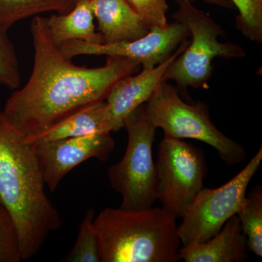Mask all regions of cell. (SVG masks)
<instances>
[{"instance_id": "7c38bea8", "label": "cell", "mask_w": 262, "mask_h": 262, "mask_svg": "<svg viewBox=\"0 0 262 262\" xmlns=\"http://www.w3.org/2000/svg\"><path fill=\"white\" fill-rule=\"evenodd\" d=\"M247 238L237 215L208 241L179 248V258L186 262H243L249 256Z\"/></svg>"}, {"instance_id": "4fadbf2b", "label": "cell", "mask_w": 262, "mask_h": 262, "mask_svg": "<svg viewBox=\"0 0 262 262\" xmlns=\"http://www.w3.org/2000/svg\"><path fill=\"white\" fill-rule=\"evenodd\" d=\"M104 43L136 40L150 29L125 0H90Z\"/></svg>"}, {"instance_id": "7402d4cb", "label": "cell", "mask_w": 262, "mask_h": 262, "mask_svg": "<svg viewBox=\"0 0 262 262\" xmlns=\"http://www.w3.org/2000/svg\"><path fill=\"white\" fill-rule=\"evenodd\" d=\"M144 20L149 29L163 28L168 25L167 0H125Z\"/></svg>"}, {"instance_id": "e0dca14e", "label": "cell", "mask_w": 262, "mask_h": 262, "mask_svg": "<svg viewBox=\"0 0 262 262\" xmlns=\"http://www.w3.org/2000/svg\"><path fill=\"white\" fill-rule=\"evenodd\" d=\"M248 248L258 257L262 256V187L256 186L246 194L244 206L237 214Z\"/></svg>"}, {"instance_id": "d6986e66", "label": "cell", "mask_w": 262, "mask_h": 262, "mask_svg": "<svg viewBox=\"0 0 262 262\" xmlns=\"http://www.w3.org/2000/svg\"><path fill=\"white\" fill-rule=\"evenodd\" d=\"M239 10L236 26L252 42H262V0H230Z\"/></svg>"}, {"instance_id": "ffe728a7", "label": "cell", "mask_w": 262, "mask_h": 262, "mask_svg": "<svg viewBox=\"0 0 262 262\" xmlns=\"http://www.w3.org/2000/svg\"><path fill=\"white\" fill-rule=\"evenodd\" d=\"M21 83L20 65L8 33L0 31V85L18 89Z\"/></svg>"}, {"instance_id": "277c9868", "label": "cell", "mask_w": 262, "mask_h": 262, "mask_svg": "<svg viewBox=\"0 0 262 262\" xmlns=\"http://www.w3.org/2000/svg\"><path fill=\"white\" fill-rule=\"evenodd\" d=\"M144 110L150 123L157 129H163L165 136L203 141L216 150L228 166L246 159L244 146L215 126L205 103L184 102L178 91L165 81L157 87L144 104Z\"/></svg>"}, {"instance_id": "5bb4252c", "label": "cell", "mask_w": 262, "mask_h": 262, "mask_svg": "<svg viewBox=\"0 0 262 262\" xmlns=\"http://www.w3.org/2000/svg\"><path fill=\"white\" fill-rule=\"evenodd\" d=\"M94 20L90 0H80L70 13L46 18L50 37L58 48L72 40L104 43L102 35L96 31Z\"/></svg>"}, {"instance_id": "ba28073f", "label": "cell", "mask_w": 262, "mask_h": 262, "mask_svg": "<svg viewBox=\"0 0 262 262\" xmlns=\"http://www.w3.org/2000/svg\"><path fill=\"white\" fill-rule=\"evenodd\" d=\"M157 196L162 208L182 218L204 188L207 165L203 151L183 139L165 136L158 146Z\"/></svg>"}, {"instance_id": "7a4b0ae2", "label": "cell", "mask_w": 262, "mask_h": 262, "mask_svg": "<svg viewBox=\"0 0 262 262\" xmlns=\"http://www.w3.org/2000/svg\"><path fill=\"white\" fill-rule=\"evenodd\" d=\"M35 145L0 111V203L14 222L21 261L37 254L63 221L46 192Z\"/></svg>"}, {"instance_id": "2e32d148", "label": "cell", "mask_w": 262, "mask_h": 262, "mask_svg": "<svg viewBox=\"0 0 262 262\" xmlns=\"http://www.w3.org/2000/svg\"><path fill=\"white\" fill-rule=\"evenodd\" d=\"M80 0H0V31L8 33L20 20L46 12L66 14Z\"/></svg>"}, {"instance_id": "5b68a950", "label": "cell", "mask_w": 262, "mask_h": 262, "mask_svg": "<svg viewBox=\"0 0 262 262\" xmlns=\"http://www.w3.org/2000/svg\"><path fill=\"white\" fill-rule=\"evenodd\" d=\"M178 10L173 18L187 26L190 33L189 46L168 66L163 81L173 80L179 89L187 91L189 87L208 89L211 79L212 63L216 57L243 58L246 53L237 44L221 42L225 38V31L204 12L198 10L190 0H177Z\"/></svg>"}, {"instance_id": "52a82bcc", "label": "cell", "mask_w": 262, "mask_h": 262, "mask_svg": "<svg viewBox=\"0 0 262 262\" xmlns=\"http://www.w3.org/2000/svg\"><path fill=\"white\" fill-rule=\"evenodd\" d=\"M262 147L238 174L215 189L203 188L183 215L178 234L183 246L208 241L244 206L249 183L260 168Z\"/></svg>"}, {"instance_id": "30bf717a", "label": "cell", "mask_w": 262, "mask_h": 262, "mask_svg": "<svg viewBox=\"0 0 262 262\" xmlns=\"http://www.w3.org/2000/svg\"><path fill=\"white\" fill-rule=\"evenodd\" d=\"M34 145L43 181L54 192L63 177L80 164L91 158L106 161L115 142L111 133H96Z\"/></svg>"}, {"instance_id": "9c48e42d", "label": "cell", "mask_w": 262, "mask_h": 262, "mask_svg": "<svg viewBox=\"0 0 262 262\" xmlns=\"http://www.w3.org/2000/svg\"><path fill=\"white\" fill-rule=\"evenodd\" d=\"M189 36L187 26L175 21L163 28L150 29L146 36L136 40L110 44L72 40L59 50L67 59L82 55L124 57L139 62L143 69H152L167 61Z\"/></svg>"}, {"instance_id": "3957f363", "label": "cell", "mask_w": 262, "mask_h": 262, "mask_svg": "<svg viewBox=\"0 0 262 262\" xmlns=\"http://www.w3.org/2000/svg\"><path fill=\"white\" fill-rule=\"evenodd\" d=\"M177 219L163 208H106L95 217L101 262H176L181 241Z\"/></svg>"}, {"instance_id": "8992f818", "label": "cell", "mask_w": 262, "mask_h": 262, "mask_svg": "<svg viewBox=\"0 0 262 262\" xmlns=\"http://www.w3.org/2000/svg\"><path fill=\"white\" fill-rule=\"evenodd\" d=\"M124 127L127 132L126 150L122 160L108 168V183L121 195L122 209L151 208L158 201L156 164L152 158L157 128L148 120L144 104L127 117Z\"/></svg>"}, {"instance_id": "9a60e30c", "label": "cell", "mask_w": 262, "mask_h": 262, "mask_svg": "<svg viewBox=\"0 0 262 262\" xmlns=\"http://www.w3.org/2000/svg\"><path fill=\"white\" fill-rule=\"evenodd\" d=\"M106 110V100L91 103L65 117L44 132L26 139L31 144H37L103 133Z\"/></svg>"}, {"instance_id": "8fae6325", "label": "cell", "mask_w": 262, "mask_h": 262, "mask_svg": "<svg viewBox=\"0 0 262 262\" xmlns=\"http://www.w3.org/2000/svg\"><path fill=\"white\" fill-rule=\"evenodd\" d=\"M188 44L187 39H185L167 61L152 69H143L137 75L123 77L114 85L106 98L103 133L117 132L124 127L127 117L147 102L157 87L163 82L165 71L185 50Z\"/></svg>"}, {"instance_id": "603a6c76", "label": "cell", "mask_w": 262, "mask_h": 262, "mask_svg": "<svg viewBox=\"0 0 262 262\" xmlns=\"http://www.w3.org/2000/svg\"><path fill=\"white\" fill-rule=\"evenodd\" d=\"M204 1L210 4L216 5L221 8H227V9H233L234 6L230 0H204Z\"/></svg>"}, {"instance_id": "6da1fadb", "label": "cell", "mask_w": 262, "mask_h": 262, "mask_svg": "<svg viewBox=\"0 0 262 262\" xmlns=\"http://www.w3.org/2000/svg\"><path fill=\"white\" fill-rule=\"evenodd\" d=\"M34 65L27 84L5 102L3 113L26 139L44 132L65 117L107 98L114 85L139 70V62L108 56L106 64L88 68L66 58L52 41L46 18L37 15L30 27Z\"/></svg>"}, {"instance_id": "44dd1931", "label": "cell", "mask_w": 262, "mask_h": 262, "mask_svg": "<svg viewBox=\"0 0 262 262\" xmlns=\"http://www.w3.org/2000/svg\"><path fill=\"white\" fill-rule=\"evenodd\" d=\"M18 234L14 222L0 203V262H20Z\"/></svg>"}, {"instance_id": "ac0fdd59", "label": "cell", "mask_w": 262, "mask_h": 262, "mask_svg": "<svg viewBox=\"0 0 262 262\" xmlns=\"http://www.w3.org/2000/svg\"><path fill=\"white\" fill-rule=\"evenodd\" d=\"M95 213L92 208L86 212L79 227L75 244L61 261L67 262H101L97 234L95 231Z\"/></svg>"}]
</instances>
